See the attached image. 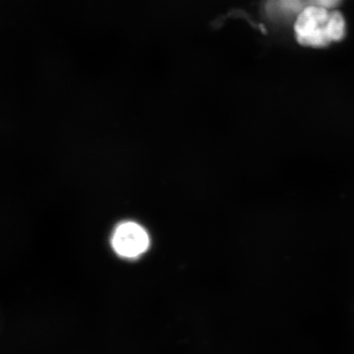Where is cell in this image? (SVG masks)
Instances as JSON below:
<instances>
[{"label": "cell", "instance_id": "3", "mask_svg": "<svg viewBox=\"0 0 354 354\" xmlns=\"http://www.w3.org/2000/svg\"><path fill=\"white\" fill-rule=\"evenodd\" d=\"M341 0H312L314 6L324 7V8H334L339 3Z\"/></svg>", "mask_w": 354, "mask_h": 354}, {"label": "cell", "instance_id": "2", "mask_svg": "<svg viewBox=\"0 0 354 354\" xmlns=\"http://www.w3.org/2000/svg\"><path fill=\"white\" fill-rule=\"evenodd\" d=\"M150 244L148 234L137 223H121L113 237V246L118 255L127 258L138 257L145 252Z\"/></svg>", "mask_w": 354, "mask_h": 354}, {"label": "cell", "instance_id": "1", "mask_svg": "<svg viewBox=\"0 0 354 354\" xmlns=\"http://www.w3.org/2000/svg\"><path fill=\"white\" fill-rule=\"evenodd\" d=\"M297 41L304 46H325L341 41L346 34L342 14L324 7L311 6L300 12L295 25Z\"/></svg>", "mask_w": 354, "mask_h": 354}]
</instances>
